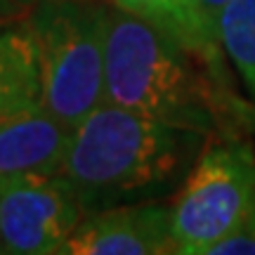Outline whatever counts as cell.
I'll return each mask as SVG.
<instances>
[{"label":"cell","mask_w":255,"mask_h":255,"mask_svg":"<svg viewBox=\"0 0 255 255\" xmlns=\"http://www.w3.org/2000/svg\"><path fill=\"white\" fill-rule=\"evenodd\" d=\"M199 52L126 9H107L104 102L168 126H215L213 90L194 64Z\"/></svg>","instance_id":"obj_2"},{"label":"cell","mask_w":255,"mask_h":255,"mask_svg":"<svg viewBox=\"0 0 255 255\" xmlns=\"http://www.w3.org/2000/svg\"><path fill=\"white\" fill-rule=\"evenodd\" d=\"M220 45L255 97V0H232L220 17Z\"/></svg>","instance_id":"obj_10"},{"label":"cell","mask_w":255,"mask_h":255,"mask_svg":"<svg viewBox=\"0 0 255 255\" xmlns=\"http://www.w3.org/2000/svg\"><path fill=\"white\" fill-rule=\"evenodd\" d=\"M19 5H40V2H47V0H14Z\"/></svg>","instance_id":"obj_14"},{"label":"cell","mask_w":255,"mask_h":255,"mask_svg":"<svg viewBox=\"0 0 255 255\" xmlns=\"http://www.w3.org/2000/svg\"><path fill=\"white\" fill-rule=\"evenodd\" d=\"M255 203V151L244 142L208 146L173 203L175 253L210 255Z\"/></svg>","instance_id":"obj_4"},{"label":"cell","mask_w":255,"mask_h":255,"mask_svg":"<svg viewBox=\"0 0 255 255\" xmlns=\"http://www.w3.org/2000/svg\"><path fill=\"white\" fill-rule=\"evenodd\" d=\"M199 142L201 132L102 102L73 128L62 175L88 215L168 191Z\"/></svg>","instance_id":"obj_1"},{"label":"cell","mask_w":255,"mask_h":255,"mask_svg":"<svg viewBox=\"0 0 255 255\" xmlns=\"http://www.w3.org/2000/svg\"><path fill=\"white\" fill-rule=\"evenodd\" d=\"M83 215L62 173L0 177V253H64Z\"/></svg>","instance_id":"obj_5"},{"label":"cell","mask_w":255,"mask_h":255,"mask_svg":"<svg viewBox=\"0 0 255 255\" xmlns=\"http://www.w3.org/2000/svg\"><path fill=\"white\" fill-rule=\"evenodd\" d=\"M43 104L38 45L28 21L0 26V116Z\"/></svg>","instance_id":"obj_8"},{"label":"cell","mask_w":255,"mask_h":255,"mask_svg":"<svg viewBox=\"0 0 255 255\" xmlns=\"http://www.w3.org/2000/svg\"><path fill=\"white\" fill-rule=\"evenodd\" d=\"M210 255H255V203L237 229L213 246Z\"/></svg>","instance_id":"obj_11"},{"label":"cell","mask_w":255,"mask_h":255,"mask_svg":"<svg viewBox=\"0 0 255 255\" xmlns=\"http://www.w3.org/2000/svg\"><path fill=\"white\" fill-rule=\"evenodd\" d=\"M33 28L43 78V104L66 128H76L104 102L107 7L88 0L36 5Z\"/></svg>","instance_id":"obj_3"},{"label":"cell","mask_w":255,"mask_h":255,"mask_svg":"<svg viewBox=\"0 0 255 255\" xmlns=\"http://www.w3.org/2000/svg\"><path fill=\"white\" fill-rule=\"evenodd\" d=\"M114 5L168 31L182 45L199 52L208 62L215 64V59H218V52L208 45L203 28L196 19L194 0H114Z\"/></svg>","instance_id":"obj_9"},{"label":"cell","mask_w":255,"mask_h":255,"mask_svg":"<svg viewBox=\"0 0 255 255\" xmlns=\"http://www.w3.org/2000/svg\"><path fill=\"white\" fill-rule=\"evenodd\" d=\"M69 255L175 253L173 210L156 201H135L83 215L69 237Z\"/></svg>","instance_id":"obj_6"},{"label":"cell","mask_w":255,"mask_h":255,"mask_svg":"<svg viewBox=\"0 0 255 255\" xmlns=\"http://www.w3.org/2000/svg\"><path fill=\"white\" fill-rule=\"evenodd\" d=\"M232 0H194V12L199 19L203 36L208 40V45L218 52L220 47V17Z\"/></svg>","instance_id":"obj_12"},{"label":"cell","mask_w":255,"mask_h":255,"mask_svg":"<svg viewBox=\"0 0 255 255\" xmlns=\"http://www.w3.org/2000/svg\"><path fill=\"white\" fill-rule=\"evenodd\" d=\"M19 12H21L19 2H14V0H0V19L14 17V14H19Z\"/></svg>","instance_id":"obj_13"},{"label":"cell","mask_w":255,"mask_h":255,"mask_svg":"<svg viewBox=\"0 0 255 255\" xmlns=\"http://www.w3.org/2000/svg\"><path fill=\"white\" fill-rule=\"evenodd\" d=\"M71 135L45 104L0 116V177L62 173Z\"/></svg>","instance_id":"obj_7"}]
</instances>
